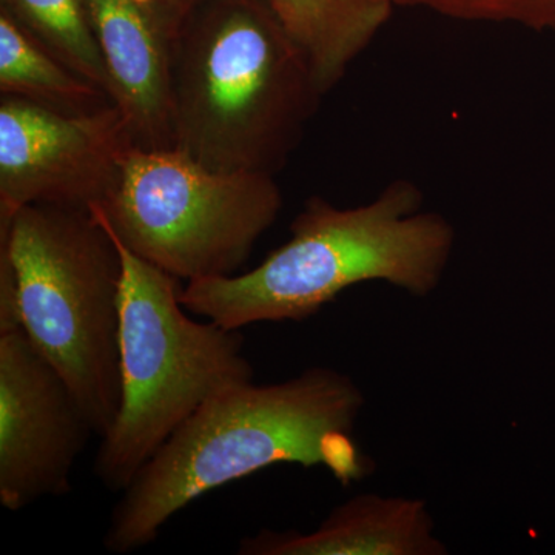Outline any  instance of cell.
Listing matches in <instances>:
<instances>
[{"label":"cell","mask_w":555,"mask_h":555,"mask_svg":"<svg viewBox=\"0 0 555 555\" xmlns=\"http://www.w3.org/2000/svg\"><path fill=\"white\" fill-rule=\"evenodd\" d=\"M363 406L356 382L328 367L218 393L120 492L105 550L118 555L142 550L190 503L266 467L320 466L345 486L363 480L374 470L353 438Z\"/></svg>","instance_id":"obj_1"},{"label":"cell","mask_w":555,"mask_h":555,"mask_svg":"<svg viewBox=\"0 0 555 555\" xmlns=\"http://www.w3.org/2000/svg\"><path fill=\"white\" fill-rule=\"evenodd\" d=\"M455 232L423 211L414 182L397 179L371 203L339 208L313 196L291 224V238L241 275L189 281L181 302L192 315L230 331L305 321L357 284L385 281L427 297L451 261Z\"/></svg>","instance_id":"obj_2"},{"label":"cell","mask_w":555,"mask_h":555,"mask_svg":"<svg viewBox=\"0 0 555 555\" xmlns=\"http://www.w3.org/2000/svg\"><path fill=\"white\" fill-rule=\"evenodd\" d=\"M323 96L269 0H208L175 36V149L208 169L275 177Z\"/></svg>","instance_id":"obj_3"},{"label":"cell","mask_w":555,"mask_h":555,"mask_svg":"<svg viewBox=\"0 0 555 555\" xmlns=\"http://www.w3.org/2000/svg\"><path fill=\"white\" fill-rule=\"evenodd\" d=\"M0 251L16 275L22 328L104 437L122 396L118 244L91 211L31 204L0 222Z\"/></svg>","instance_id":"obj_4"},{"label":"cell","mask_w":555,"mask_h":555,"mask_svg":"<svg viewBox=\"0 0 555 555\" xmlns=\"http://www.w3.org/2000/svg\"><path fill=\"white\" fill-rule=\"evenodd\" d=\"M98 221L122 257V396L112 429L101 438L94 474L109 491L122 492L208 400L254 382L255 371L240 331L189 317L179 280L139 258Z\"/></svg>","instance_id":"obj_5"},{"label":"cell","mask_w":555,"mask_h":555,"mask_svg":"<svg viewBox=\"0 0 555 555\" xmlns=\"http://www.w3.org/2000/svg\"><path fill=\"white\" fill-rule=\"evenodd\" d=\"M281 208L275 177L134 147L105 206L90 211L139 258L189 283L235 275Z\"/></svg>","instance_id":"obj_6"},{"label":"cell","mask_w":555,"mask_h":555,"mask_svg":"<svg viewBox=\"0 0 555 555\" xmlns=\"http://www.w3.org/2000/svg\"><path fill=\"white\" fill-rule=\"evenodd\" d=\"M134 147L115 104L72 115L2 94L0 222L31 204L104 207Z\"/></svg>","instance_id":"obj_7"},{"label":"cell","mask_w":555,"mask_h":555,"mask_svg":"<svg viewBox=\"0 0 555 555\" xmlns=\"http://www.w3.org/2000/svg\"><path fill=\"white\" fill-rule=\"evenodd\" d=\"M93 427L24 328L0 334V505L20 513L72 489Z\"/></svg>","instance_id":"obj_8"},{"label":"cell","mask_w":555,"mask_h":555,"mask_svg":"<svg viewBox=\"0 0 555 555\" xmlns=\"http://www.w3.org/2000/svg\"><path fill=\"white\" fill-rule=\"evenodd\" d=\"M108 76L109 100L139 149H175L173 38L142 0H87Z\"/></svg>","instance_id":"obj_9"},{"label":"cell","mask_w":555,"mask_h":555,"mask_svg":"<svg viewBox=\"0 0 555 555\" xmlns=\"http://www.w3.org/2000/svg\"><path fill=\"white\" fill-rule=\"evenodd\" d=\"M241 555H444L426 502L361 494L328 514L315 531L261 529L243 537Z\"/></svg>","instance_id":"obj_10"},{"label":"cell","mask_w":555,"mask_h":555,"mask_svg":"<svg viewBox=\"0 0 555 555\" xmlns=\"http://www.w3.org/2000/svg\"><path fill=\"white\" fill-rule=\"evenodd\" d=\"M305 53L324 96L374 42L392 11L389 0H269Z\"/></svg>","instance_id":"obj_11"},{"label":"cell","mask_w":555,"mask_h":555,"mask_svg":"<svg viewBox=\"0 0 555 555\" xmlns=\"http://www.w3.org/2000/svg\"><path fill=\"white\" fill-rule=\"evenodd\" d=\"M0 93L72 115L113 104L107 93L65 67L3 9H0Z\"/></svg>","instance_id":"obj_12"},{"label":"cell","mask_w":555,"mask_h":555,"mask_svg":"<svg viewBox=\"0 0 555 555\" xmlns=\"http://www.w3.org/2000/svg\"><path fill=\"white\" fill-rule=\"evenodd\" d=\"M0 9L65 65L108 93V76L87 0H2Z\"/></svg>","instance_id":"obj_13"},{"label":"cell","mask_w":555,"mask_h":555,"mask_svg":"<svg viewBox=\"0 0 555 555\" xmlns=\"http://www.w3.org/2000/svg\"><path fill=\"white\" fill-rule=\"evenodd\" d=\"M440 9L485 17L520 22L534 30L555 28V0H434Z\"/></svg>","instance_id":"obj_14"},{"label":"cell","mask_w":555,"mask_h":555,"mask_svg":"<svg viewBox=\"0 0 555 555\" xmlns=\"http://www.w3.org/2000/svg\"><path fill=\"white\" fill-rule=\"evenodd\" d=\"M207 2L208 0H142L173 39L184 22Z\"/></svg>","instance_id":"obj_15"}]
</instances>
